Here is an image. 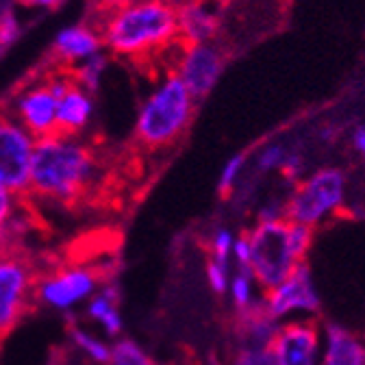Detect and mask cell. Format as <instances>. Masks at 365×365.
Segmentation results:
<instances>
[{"label": "cell", "instance_id": "cell-1", "mask_svg": "<svg viewBox=\"0 0 365 365\" xmlns=\"http://www.w3.org/2000/svg\"><path fill=\"white\" fill-rule=\"evenodd\" d=\"M101 174L98 155L78 135L53 133L37 140L29 192L33 198L70 207L87 196Z\"/></svg>", "mask_w": 365, "mask_h": 365}, {"label": "cell", "instance_id": "cell-2", "mask_svg": "<svg viewBox=\"0 0 365 365\" xmlns=\"http://www.w3.org/2000/svg\"><path fill=\"white\" fill-rule=\"evenodd\" d=\"M109 55L144 61L178 43V18L174 0H130L107 11L98 22Z\"/></svg>", "mask_w": 365, "mask_h": 365}, {"label": "cell", "instance_id": "cell-3", "mask_svg": "<svg viewBox=\"0 0 365 365\" xmlns=\"http://www.w3.org/2000/svg\"><path fill=\"white\" fill-rule=\"evenodd\" d=\"M194 96L174 72L165 74L144 98L135 120V140L148 150L172 146L194 115Z\"/></svg>", "mask_w": 365, "mask_h": 365}, {"label": "cell", "instance_id": "cell-4", "mask_svg": "<svg viewBox=\"0 0 365 365\" xmlns=\"http://www.w3.org/2000/svg\"><path fill=\"white\" fill-rule=\"evenodd\" d=\"M246 235L250 242V272L267 292L279 287L296 265L304 263L298 261L292 248L289 220L259 222Z\"/></svg>", "mask_w": 365, "mask_h": 365}, {"label": "cell", "instance_id": "cell-5", "mask_svg": "<svg viewBox=\"0 0 365 365\" xmlns=\"http://www.w3.org/2000/svg\"><path fill=\"white\" fill-rule=\"evenodd\" d=\"M35 267L26 257L0 248V341L20 324L35 300Z\"/></svg>", "mask_w": 365, "mask_h": 365}, {"label": "cell", "instance_id": "cell-6", "mask_svg": "<svg viewBox=\"0 0 365 365\" xmlns=\"http://www.w3.org/2000/svg\"><path fill=\"white\" fill-rule=\"evenodd\" d=\"M103 281V272L96 267L66 265L41 274L35 281V300L57 311H70L94 296Z\"/></svg>", "mask_w": 365, "mask_h": 365}, {"label": "cell", "instance_id": "cell-7", "mask_svg": "<svg viewBox=\"0 0 365 365\" xmlns=\"http://www.w3.org/2000/svg\"><path fill=\"white\" fill-rule=\"evenodd\" d=\"M344 174L335 168L319 170L294 192L285 207V215L292 222L313 226L335 211L344 200Z\"/></svg>", "mask_w": 365, "mask_h": 365}, {"label": "cell", "instance_id": "cell-8", "mask_svg": "<svg viewBox=\"0 0 365 365\" xmlns=\"http://www.w3.org/2000/svg\"><path fill=\"white\" fill-rule=\"evenodd\" d=\"M35 146L37 137L7 109L0 111V182L18 196L29 192Z\"/></svg>", "mask_w": 365, "mask_h": 365}, {"label": "cell", "instance_id": "cell-9", "mask_svg": "<svg viewBox=\"0 0 365 365\" xmlns=\"http://www.w3.org/2000/svg\"><path fill=\"white\" fill-rule=\"evenodd\" d=\"M57 103L59 94L51 81L46 76L41 81H33L18 89V94L11 98L7 111L31 133L37 140L57 133Z\"/></svg>", "mask_w": 365, "mask_h": 365}, {"label": "cell", "instance_id": "cell-10", "mask_svg": "<svg viewBox=\"0 0 365 365\" xmlns=\"http://www.w3.org/2000/svg\"><path fill=\"white\" fill-rule=\"evenodd\" d=\"M224 70V55L211 41L182 46L174 61V74L185 83L194 101L209 96Z\"/></svg>", "mask_w": 365, "mask_h": 365}, {"label": "cell", "instance_id": "cell-11", "mask_svg": "<svg viewBox=\"0 0 365 365\" xmlns=\"http://www.w3.org/2000/svg\"><path fill=\"white\" fill-rule=\"evenodd\" d=\"M59 103H57V130L66 135H78L94 118L96 101L94 94L83 89L70 72H59L51 76Z\"/></svg>", "mask_w": 365, "mask_h": 365}, {"label": "cell", "instance_id": "cell-12", "mask_svg": "<svg viewBox=\"0 0 365 365\" xmlns=\"http://www.w3.org/2000/svg\"><path fill=\"white\" fill-rule=\"evenodd\" d=\"M269 350L279 365H317L319 331L313 319L292 322L277 331Z\"/></svg>", "mask_w": 365, "mask_h": 365}, {"label": "cell", "instance_id": "cell-13", "mask_svg": "<svg viewBox=\"0 0 365 365\" xmlns=\"http://www.w3.org/2000/svg\"><path fill=\"white\" fill-rule=\"evenodd\" d=\"M265 304L274 317H283L292 311H317L319 298L311 281V272L307 263L294 267V272L279 285L267 292Z\"/></svg>", "mask_w": 365, "mask_h": 365}, {"label": "cell", "instance_id": "cell-14", "mask_svg": "<svg viewBox=\"0 0 365 365\" xmlns=\"http://www.w3.org/2000/svg\"><path fill=\"white\" fill-rule=\"evenodd\" d=\"M105 51V41L98 24H68L53 41V55L63 66H78Z\"/></svg>", "mask_w": 365, "mask_h": 365}, {"label": "cell", "instance_id": "cell-15", "mask_svg": "<svg viewBox=\"0 0 365 365\" xmlns=\"http://www.w3.org/2000/svg\"><path fill=\"white\" fill-rule=\"evenodd\" d=\"M178 18V43L194 46L207 43L217 33V14L209 5V0H182L176 3Z\"/></svg>", "mask_w": 365, "mask_h": 365}, {"label": "cell", "instance_id": "cell-16", "mask_svg": "<svg viewBox=\"0 0 365 365\" xmlns=\"http://www.w3.org/2000/svg\"><path fill=\"white\" fill-rule=\"evenodd\" d=\"M120 287L113 281H107L94 296L87 300V315L109 335L118 337L124 329L120 315Z\"/></svg>", "mask_w": 365, "mask_h": 365}, {"label": "cell", "instance_id": "cell-17", "mask_svg": "<svg viewBox=\"0 0 365 365\" xmlns=\"http://www.w3.org/2000/svg\"><path fill=\"white\" fill-rule=\"evenodd\" d=\"M322 365H365V344L346 329L329 324Z\"/></svg>", "mask_w": 365, "mask_h": 365}, {"label": "cell", "instance_id": "cell-18", "mask_svg": "<svg viewBox=\"0 0 365 365\" xmlns=\"http://www.w3.org/2000/svg\"><path fill=\"white\" fill-rule=\"evenodd\" d=\"M107 66H109V57H107V53L103 51V53H98V55H94V57H89L87 61L74 66V68L70 70V74H72V78H74L83 89H87V91H91V94H94V91L103 85V78H105V74H107Z\"/></svg>", "mask_w": 365, "mask_h": 365}, {"label": "cell", "instance_id": "cell-19", "mask_svg": "<svg viewBox=\"0 0 365 365\" xmlns=\"http://www.w3.org/2000/svg\"><path fill=\"white\" fill-rule=\"evenodd\" d=\"M70 339H72L74 348L81 350L89 361H94L98 365H107L109 363L111 346L107 341H103L101 337H96L94 333L85 331L83 327H72L70 329Z\"/></svg>", "mask_w": 365, "mask_h": 365}, {"label": "cell", "instance_id": "cell-20", "mask_svg": "<svg viewBox=\"0 0 365 365\" xmlns=\"http://www.w3.org/2000/svg\"><path fill=\"white\" fill-rule=\"evenodd\" d=\"M107 365H157L150 354L133 339H118L111 346V356Z\"/></svg>", "mask_w": 365, "mask_h": 365}, {"label": "cell", "instance_id": "cell-21", "mask_svg": "<svg viewBox=\"0 0 365 365\" xmlns=\"http://www.w3.org/2000/svg\"><path fill=\"white\" fill-rule=\"evenodd\" d=\"M20 35H22L20 18L11 9H5L3 14H0V57L14 48L20 39Z\"/></svg>", "mask_w": 365, "mask_h": 365}, {"label": "cell", "instance_id": "cell-22", "mask_svg": "<svg viewBox=\"0 0 365 365\" xmlns=\"http://www.w3.org/2000/svg\"><path fill=\"white\" fill-rule=\"evenodd\" d=\"M16 209H18V194H14L9 187L0 182V237L9 231V226L16 217Z\"/></svg>", "mask_w": 365, "mask_h": 365}, {"label": "cell", "instance_id": "cell-23", "mask_svg": "<svg viewBox=\"0 0 365 365\" xmlns=\"http://www.w3.org/2000/svg\"><path fill=\"white\" fill-rule=\"evenodd\" d=\"M233 365H279V361L269 348H244L235 356Z\"/></svg>", "mask_w": 365, "mask_h": 365}, {"label": "cell", "instance_id": "cell-24", "mask_svg": "<svg viewBox=\"0 0 365 365\" xmlns=\"http://www.w3.org/2000/svg\"><path fill=\"white\" fill-rule=\"evenodd\" d=\"M244 161H246L244 155H235L231 161H226V165H224V170H222V174H220V192H222V194H228V192H231V187L235 185V180H237V176H240V172H242Z\"/></svg>", "mask_w": 365, "mask_h": 365}, {"label": "cell", "instance_id": "cell-25", "mask_svg": "<svg viewBox=\"0 0 365 365\" xmlns=\"http://www.w3.org/2000/svg\"><path fill=\"white\" fill-rule=\"evenodd\" d=\"M231 294H233V300L240 309H246L250 302H252V292H250V274H244L240 272L233 285H231Z\"/></svg>", "mask_w": 365, "mask_h": 365}, {"label": "cell", "instance_id": "cell-26", "mask_svg": "<svg viewBox=\"0 0 365 365\" xmlns=\"http://www.w3.org/2000/svg\"><path fill=\"white\" fill-rule=\"evenodd\" d=\"M233 235L228 231H217L213 242H211V248H213V259L222 265H228V257H231V250H233Z\"/></svg>", "mask_w": 365, "mask_h": 365}, {"label": "cell", "instance_id": "cell-27", "mask_svg": "<svg viewBox=\"0 0 365 365\" xmlns=\"http://www.w3.org/2000/svg\"><path fill=\"white\" fill-rule=\"evenodd\" d=\"M226 267L228 265H222L215 259H211L207 263V279H209V285H211V289L215 294H224L226 292V283H228V279H226Z\"/></svg>", "mask_w": 365, "mask_h": 365}, {"label": "cell", "instance_id": "cell-28", "mask_svg": "<svg viewBox=\"0 0 365 365\" xmlns=\"http://www.w3.org/2000/svg\"><path fill=\"white\" fill-rule=\"evenodd\" d=\"M285 150H283V146H279V144H272V146H267V148H263L261 150V155H259V168L261 170H274V168H279V165H283L285 163Z\"/></svg>", "mask_w": 365, "mask_h": 365}, {"label": "cell", "instance_id": "cell-29", "mask_svg": "<svg viewBox=\"0 0 365 365\" xmlns=\"http://www.w3.org/2000/svg\"><path fill=\"white\" fill-rule=\"evenodd\" d=\"M233 252H235L240 272L250 274V277H252V272H250V242H248V235H242V237L233 244Z\"/></svg>", "mask_w": 365, "mask_h": 365}, {"label": "cell", "instance_id": "cell-30", "mask_svg": "<svg viewBox=\"0 0 365 365\" xmlns=\"http://www.w3.org/2000/svg\"><path fill=\"white\" fill-rule=\"evenodd\" d=\"M126 3H130V0H89V5L96 9L98 16H103L107 11H113V9H118V7H122Z\"/></svg>", "mask_w": 365, "mask_h": 365}, {"label": "cell", "instance_id": "cell-31", "mask_svg": "<svg viewBox=\"0 0 365 365\" xmlns=\"http://www.w3.org/2000/svg\"><path fill=\"white\" fill-rule=\"evenodd\" d=\"M22 5L31 7V9H46V11H51V9H57L59 5H63L66 0H20Z\"/></svg>", "mask_w": 365, "mask_h": 365}, {"label": "cell", "instance_id": "cell-32", "mask_svg": "<svg viewBox=\"0 0 365 365\" xmlns=\"http://www.w3.org/2000/svg\"><path fill=\"white\" fill-rule=\"evenodd\" d=\"M352 144H354V148L365 157V126H361V128L354 130V135H352Z\"/></svg>", "mask_w": 365, "mask_h": 365}]
</instances>
